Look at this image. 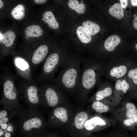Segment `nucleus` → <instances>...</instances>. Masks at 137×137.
<instances>
[{
    "instance_id": "obj_36",
    "label": "nucleus",
    "mask_w": 137,
    "mask_h": 137,
    "mask_svg": "<svg viewBox=\"0 0 137 137\" xmlns=\"http://www.w3.org/2000/svg\"><path fill=\"white\" fill-rule=\"evenodd\" d=\"M25 38L26 39H29V37L28 36H26L25 37Z\"/></svg>"
},
{
    "instance_id": "obj_39",
    "label": "nucleus",
    "mask_w": 137,
    "mask_h": 137,
    "mask_svg": "<svg viewBox=\"0 0 137 137\" xmlns=\"http://www.w3.org/2000/svg\"><path fill=\"white\" fill-rule=\"evenodd\" d=\"M72 137H76L72 136Z\"/></svg>"
},
{
    "instance_id": "obj_34",
    "label": "nucleus",
    "mask_w": 137,
    "mask_h": 137,
    "mask_svg": "<svg viewBox=\"0 0 137 137\" xmlns=\"http://www.w3.org/2000/svg\"><path fill=\"white\" fill-rule=\"evenodd\" d=\"M11 136V134L10 133H6L5 134V137H10Z\"/></svg>"
},
{
    "instance_id": "obj_8",
    "label": "nucleus",
    "mask_w": 137,
    "mask_h": 137,
    "mask_svg": "<svg viewBox=\"0 0 137 137\" xmlns=\"http://www.w3.org/2000/svg\"><path fill=\"white\" fill-rule=\"evenodd\" d=\"M48 51V47L45 45L40 46L35 50L31 59L28 61L31 69L36 68L41 63L43 62L46 58Z\"/></svg>"
},
{
    "instance_id": "obj_21",
    "label": "nucleus",
    "mask_w": 137,
    "mask_h": 137,
    "mask_svg": "<svg viewBox=\"0 0 137 137\" xmlns=\"http://www.w3.org/2000/svg\"><path fill=\"white\" fill-rule=\"evenodd\" d=\"M68 4L70 8L79 14H82L85 12V4L82 3H79L78 0H69Z\"/></svg>"
},
{
    "instance_id": "obj_18",
    "label": "nucleus",
    "mask_w": 137,
    "mask_h": 137,
    "mask_svg": "<svg viewBox=\"0 0 137 137\" xmlns=\"http://www.w3.org/2000/svg\"><path fill=\"white\" fill-rule=\"evenodd\" d=\"M19 113L14 110L4 108L0 112V122H7L12 118L17 116Z\"/></svg>"
},
{
    "instance_id": "obj_1",
    "label": "nucleus",
    "mask_w": 137,
    "mask_h": 137,
    "mask_svg": "<svg viewBox=\"0 0 137 137\" xmlns=\"http://www.w3.org/2000/svg\"><path fill=\"white\" fill-rule=\"evenodd\" d=\"M82 59L79 58H66L61 66V71L53 81V84L60 89L72 92L78 89Z\"/></svg>"
},
{
    "instance_id": "obj_26",
    "label": "nucleus",
    "mask_w": 137,
    "mask_h": 137,
    "mask_svg": "<svg viewBox=\"0 0 137 137\" xmlns=\"http://www.w3.org/2000/svg\"><path fill=\"white\" fill-rule=\"evenodd\" d=\"M127 109L126 115L129 118H133L137 116V110L136 107L133 103H127L126 105Z\"/></svg>"
},
{
    "instance_id": "obj_22",
    "label": "nucleus",
    "mask_w": 137,
    "mask_h": 137,
    "mask_svg": "<svg viewBox=\"0 0 137 137\" xmlns=\"http://www.w3.org/2000/svg\"><path fill=\"white\" fill-rule=\"evenodd\" d=\"M24 6L21 4L17 6L11 11V16L15 19L20 20L23 19L25 16V14L23 11L25 10Z\"/></svg>"
},
{
    "instance_id": "obj_33",
    "label": "nucleus",
    "mask_w": 137,
    "mask_h": 137,
    "mask_svg": "<svg viewBox=\"0 0 137 137\" xmlns=\"http://www.w3.org/2000/svg\"><path fill=\"white\" fill-rule=\"evenodd\" d=\"M3 3L2 1L0 0V8H2L3 6Z\"/></svg>"
},
{
    "instance_id": "obj_14",
    "label": "nucleus",
    "mask_w": 137,
    "mask_h": 137,
    "mask_svg": "<svg viewBox=\"0 0 137 137\" xmlns=\"http://www.w3.org/2000/svg\"><path fill=\"white\" fill-rule=\"evenodd\" d=\"M76 33L79 39L82 43L87 44L91 41V35L83 27L80 26L78 27L76 30Z\"/></svg>"
},
{
    "instance_id": "obj_31",
    "label": "nucleus",
    "mask_w": 137,
    "mask_h": 137,
    "mask_svg": "<svg viewBox=\"0 0 137 137\" xmlns=\"http://www.w3.org/2000/svg\"><path fill=\"white\" fill-rule=\"evenodd\" d=\"M35 2L38 4H42L45 3L46 1L45 0H35Z\"/></svg>"
},
{
    "instance_id": "obj_10",
    "label": "nucleus",
    "mask_w": 137,
    "mask_h": 137,
    "mask_svg": "<svg viewBox=\"0 0 137 137\" xmlns=\"http://www.w3.org/2000/svg\"><path fill=\"white\" fill-rule=\"evenodd\" d=\"M121 41V39L118 36H111L109 37L105 41L104 43L105 48L108 51H112L120 43Z\"/></svg>"
},
{
    "instance_id": "obj_2",
    "label": "nucleus",
    "mask_w": 137,
    "mask_h": 137,
    "mask_svg": "<svg viewBox=\"0 0 137 137\" xmlns=\"http://www.w3.org/2000/svg\"><path fill=\"white\" fill-rule=\"evenodd\" d=\"M16 76L5 70L1 76L3 91L0 105L4 108L18 112L22 109L19 100V95L15 82Z\"/></svg>"
},
{
    "instance_id": "obj_9",
    "label": "nucleus",
    "mask_w": 137,
    "mask_h": 137,
    "mask_svg": "<svg viewBox=\"0 0 137 137\" xmlns=\"http://www.w3.org/2000/svg\"><path fill=\"white\" fill-rule=\"evenodd\" d=\"M68 119V115L66 109L63 107H59L55 108L52 111L48 123L52 126H56L58 121L65 122Z\"/></svg>"
},
{
    "instance_id": "obj_35",
    "label": "nucleus",
    "mask_w": 137,
    "mask_h": 137,
    "mask_svg": "<svg viewBox=\"0 0 137 137\" xmlns=\"http://www.w3.org/2000/svg\"><path fill=\"white\" fill-rule=\"evenodd\" d=\"M3 36L2 34L1 33H0V41L1 42V41L2 40V37H3Z\"/></svg>"
},
{
    "instance_id": "obj_15",
    "label": "nucleus",
    "mask_w": 137,
    "mask_h": 137,
    "mask_svg": "<svg viewBox=\"0 0 137 137\" xmlns=\"http://www.w3.org/2000/svg\"><path fill=\"white\" fill-rule=\"evenodd\" d=\"M109 14L112 16L120 19L124 16V12L123 8L121 4L116 3L111 7L109 9Z\"/></svg>"
},
{
    "instance_id": "obj_16",
    "label": "nucleus",
    "mask_w": 137,
    "mask_h": 137,
    "mask_svg": "<svg viewBox=\"0 0 137 137\" xmlns=\"http://www.w3.org/2000/svg\"><path fill=\"white\" fill-rule=\"evenodd\" d=\"M25 35L29 37H37L42 34L43 30L40 26L32 25L27 27L25 29Z\"/></svg>"
},
{
    "instance_id": "obj_37",
    "label": "nucleus",
    "mask_w": 137,
    "mask_h": 137,
    "mask_svg": "<svg viewBox=\"0 0 137 137\" xmlns=\"http://www.w3.org/2000/svg\"><path fill=\"white\" fill-rule=\"evenodd\" d=\"M135 48L137 50V44H136L135 45Z\"/></svg>"
},
{
    "instance_id": "obj_27",
    "label": "nucleus",
    "mask_w": 137,
    "mask_h": 137,
    "mask_svg": "<svg viewBox=\"0 0 137 137\" xmlns=\"http://www.w3.org/2000/svg\"><path fill=\"white\" fill-rule=\"evenodd\" d=\"M127 76L132 80L134 84L137 85V68L129 70L128 72Z\"/></svg>"
},
{
    "instance_id": "obj_7",
    "label": "nucleus",
    "mask_w": 137,
    "mask_h": 137,
    "mask_svg": "<svg viewBox=\"0 0 137 137\" xmlns=\"http://www.w3.org/2000/svg\"><path fill=\"white\" fill-rule=\"evenodd\" d=\"M13 62L19 76L29 81L34 82L32 78L31 67L25 59L16 57L14 59Z\"/></svg>"
},
{
    "instance_id": "obj_19",
    "label": "nucleus",
    "mask_w": 137,
    "mask_h": 137,
    "mask_svg": "<svg viewBox=\"0 0 137 137\" xmlns=\"http://www.w3.org/2000/svg\"><path fill=\"white\" fill-rule=\"evenodd\" d=\"M82 25L91 35H95L100 30V27L97 24L89 20L83 22Z\"/></svg>"
},
{
    "instance_id": "obj_24",
    "label": "nucleus",
    "mask_w": 137,
    "mask_h": 137,
    "mask_svg": "<svg viewBox=\"0 0 137 137\" xmlns=\"http://www.w3.org/2000/svg\"><path fill=\"white\" fill-rule=\"evenodd\" d=\"M92 107L96 112L100 113L106 112L109 109L108 106L98 101L93 103Z\"/></svg>"
},
{
    "instance_id": "obj_11",
    "label": "nucleus",
    "mask_w": 137,
    "mask_h": 137,
    "mask_svg": "<svg viewBox=\"0 0 137 137\" xmlns=\"http://www.w3.org/2000/svg\"><path fill=\"white\" fill-rule=\"evenodd\" d=\"M88 118L87 113L84 111L79 112L76 115L74 119V124L77 129L79 131L83 130Z\"/></svg>"
},
{
    "instance_id": "obj_30",
    "label": "nucleus",
    "mask_w": 137,
    "mask_h": 137,
    "mask_svg": "<svg viewBox=\"0 0 137 137\" xmlns=\"http://www.w3.org/2000/svg\"><path fill=\"white\" fill-rule=\"evenodd\" d=\"M133 25L134 28L137 29V15L133 19Z\"/></svg>"
},
{
    "instance_id": "obj_5",
    "label": "nucleus",
    "mask_w": 137,
    "mask_h": 137,
    "mask_svg": "<svg viewBox=\"0 0 137 137\" xmlns=\"http://www.w3.org/2000/svg\"><path fill=\"white\" fill-rule=\"evenodd\" d=\"M17 116L18 126L24 131L31 132L40 130L46 126L42 113L38 108L28 107L27 109H22Z\"/></svg>"
},
{
    "instance_id": "obj_28",
    "label": "nucleus",
    "mask_w": 137,
    "mask_h": 137,
    "mask_svg": "<svg viewBox=\"0 0 137 137\" xmlns=\"http://www.w3.org/2000/svg\"><path fill=\"white\" fill-rule=\"evenodd\" d=\"M135 123H137V116L125 120L124 121V124L127 126H131Z\"/></svg>"
},
{
    "instance_id": "obj_25",
    "label": "nucleus",
    "mask_w": 137,
    "mask_h": 137,
    "mask_svg": "<svg viewBox=\"0 0 137 137\" xmlns=\"http://www.w3.org/2000/svg\"><path fill=\"white\" fill-rule=\"evenodd\" d=\"M112 92L111 89L109 87H107L97 92L95 95V99L97 101L100 100L110 95Z\"/></svg>"
},
{
    "instance_id": "obj_29",
    "label": "nucleus",
    "mask_w": 137,
    "mask_h": 137,
    "mask_svg": "<svg viewBox=\"0 0 137 137\" xmlns=\"http://www.w3.org/2000/svg\"><path fill=\"white\" fill-rule=\"evenodd\" d=\"M120 1L123 8H126L128 5V1L127 0H120Z\"/></svg>"
},
{
    "instance_id": "obj_20",
    "label": "nucleus",
    "mask_w": 137,
    "mask_h": 137,
    "mask_svg": "<svg viewBox=\"0 0 137 137\" xmlns=\"http://www.w3.org/2000/svg\"><path fill=\"white\" fill-rule=\"evenodd\" d=\"M15 37L14 33L11 31L9 30L3 35L1 41L6 47H9L13 45Z\"/></svg>"
},
{
    "instance_id": "obj_6",
    "label": "nucleus",
    "mask_w": 137,
    "mask_h": 137,
    "mask_svg": "<svg viewBox=\"0 0 137 137\" xmlns=\"http://www.w3.org/2000/svg\"><path fill=\"white\" fill-rule=\"evenodd\" d=\"M41 84L42 94V106L54 107L63 99V97L60 89L56 86L46 82Z\"/></svg>"
},
{
    "instance_id": "obj_3",
    "label": "nucleus",
    "mask_w": 137,
    "mask_h": 137,
    "mask_svg": "<svg viewBox=\"0 0 137 137\" xmlns=\"http://www.w3.org/2000/svg\"><path fill=\"white\" fill-rule=\"evenodd\" d=\"M82 63L83 67L78 89L79 97L83 99L88 90L92 88L98 83L100 69L99 64L97 62L82 59Z\"/></svg>"
},
{
    "instance_id": "obj_40",
    "label": "nucleus",
    "mask_w": 137,
    "mask_h": 137,
    "mask_svg": "<svg viewBox=\"0 0 137 137\" xmlns=\"http://www.w3.org/2000/svg\"><path fill=\"white\" fill-rule=\"evenodd\" d=\"M42 20L43 21V19H42Z\"/></svg>"
},
{
    "instance_id": "obj_12",
    "label": "nucleus",
    "mask_w": 137,
    "mask_h": 137,
    "mask_svg": "<svg viewBox=\"0 0 137 137\" xmlns=\"http://www.w3.org/2000/svg\"><path fill=\"white\" fill-rule=\"evenodd\" d=\"M105 121L100 117L96 116L87 120L84 124V127L87 130L90 131L93 129L97 125H104Z\"/></svg>"
},
{
    "instance_id": "obj_13",
    "label": "nucleus",
    "mask_w": 137,
    "mask_h": 137,
    "mask_svg": "<svg viewBox=\"0 0 137 137\" xmlns=\"http://www.w3.org/2000/svg\"><path fill=\"white\" fill-rule=\"evenodd\" d=\"M43 19L44 21L47 23L50 27L55 29L58 27L59 24L51 12L47 11L45 12L43 14Z\"/></svg>"
},
{
    "instance_id": "obj_23",
    "label": "nucleus",
    "mask_w": 137,
    "mask_h": 137,
    "mask_svg": "<svg viewBox=\"0 0 137 137\" xmlns=\"http://www.w3.org/2000/svg\"><path fill=\"white\" fill-rule=\"evenodd\" d=\"M129 88V85L125 79H118L115 82V89L118 90L122 91L124 93L127 92Z\"/></svg>"
},
{
    "instance_id": "obj_17",
    "label": "nucleus",
    "mask_w": 137,
    "mask_h": 137,
    "mask_svg": "<svg viewBox=\"0 0 137 137\" xmlns=\"http://www.w3.org/2000/svg\"><path fill=\"white\" fill-rule=\"evenodd\" d=\"M127 71V68L124 65H121L114 67L111 70L110 72V76L116 78H120L124 76Z\"/></svg>"
},
{
    "instance_id": "obj_4",
    "label": "nucleus",
    "mask_w": 137,
    "mask_h": 137,
    "mask_svg": "<svg viewBox=\"0 0 137 137\" xmlns=\"http://www.w3.org/2000/svg\"><path fill=\"white\" fill-rule=\"evenodd\" d=\"M19 76L18 80L16 77L17 82H15L20 98L28 107L38 108L42 106V93L38 83L29 81Z\"/></svg>"
},
{
    "instance_id": "obj_32",
    "label": "nucleus",
    "mask_w": 137,
    "mask_h": 137,
    "mask_svg": "<svg viewBox=\"0 0 137 137\" xmlns=\"http://www.w3.org/2000/svg\"><path fill=\"white\" fill-rule=\"evenodd\" d=\"M131 5L133 6H137V0H131L130 1Z\"/></svg>"
},
{
    "instance_id": "obj_38",
    "label": "nucleus",
    "mask_w": 137,
    "mask_h": 137,
    "mask_svg": "<svg viewBox=\"0 0 137 137\" xmlns=\"http://www.w3.org/2000/svg\"><path fill=\"white\" fill-rule=\"evenodd\" d=\"M23 11L24 12H25V10H24Z\"/></svg>"
}]
</instances>
